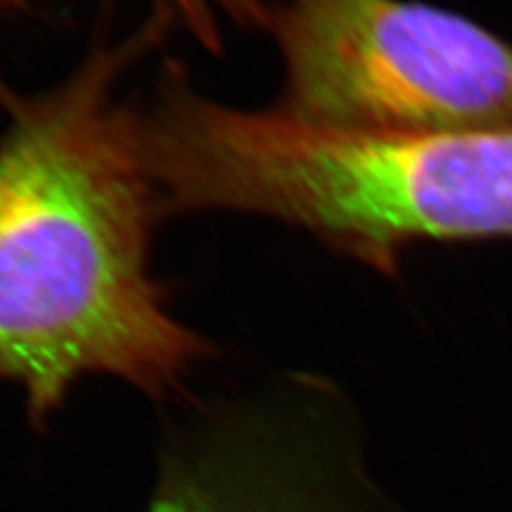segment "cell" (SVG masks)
I'll use <instances>...</instances> for the list:
<instances>
[{
	"label": "cell",
	"mask_w": 512,
	"mask_h": 512,
	"mask_svg": "<svg viewBox=\"0 0 512 512\" xmlns=\"http://www.w3.org/2000/svg\"><path fill=\"white\" fill-rule=\"evenodd\" d=\"M141 512H397L368 475L357 418L336 385L293 374L202 403L160 446Z\"/></svg>",
	"instance_id": "obj_4"
},
{
	"label": "cell",
	"mask_w": 512,
	"mask_h": 512,
	"mask_svg": "<svg viewBox=\"0 0 512 512\" xmlns=\"http://www.w3.org/2000/svg\"><path fill=\"white\" fill-rule=\"evenodd\" d=\"M285 63L279 105L361 133L512 129V46L406 0H287L270 12Z\"/></svg>",
	"instance_id": "obj_3"
},
{
	"label": "cell",
	"mask_w": 512,
	"mask_h": 512,
	"mask_svg": "<svg viewBox=\"0 0 512 512\" xmlns=\"http://www.w3.org/2000/svg\"><path fill=\"white\" fill-rule=\"evenodd\" d=\"M173 19H179L188 33L205 50H222V25L226 19L243 27H268L270 10L260 0H162ZM29 0H0V23L19 14Z\"/></svg>",
	"instance_id": "obj_5"
},
{
	"label": "cell",
	"mask_w": 512,
	"mask_h": 512,
	"mask_svg": "<svg viewBox=\"0 0 512 512\" xmlns=\"http://www.w3.org/2000/svg\"><path fill=\"white\" fill-rule=\"evenodd\" d=\"M169 19L160 10L97 46L50 92H18L0 74V382L21 389L37 425L88 376L167 399L211 355L150 272L162 213L139 112L116 95Z\"/></svg>",
	"instance_id": "obj_1"
},
{
	"label": "cell",
	"mask_w": 512,
	"mask_h": 512,
	"mask_svg": "<svg viewBox=\"0 0 512 512\" xmlns=\"http://www.w3.org/2000/svg\"><path fill=\"white\" fill-rule=\"evenodd\" d=\"M139 112L160 213L238 211L287 222L395 277L423 239L512 238V129L361 133L281 107L241 110L175 67Z\"/></svg>",
	"instance_id": "obj_2"
}]
</instances>
